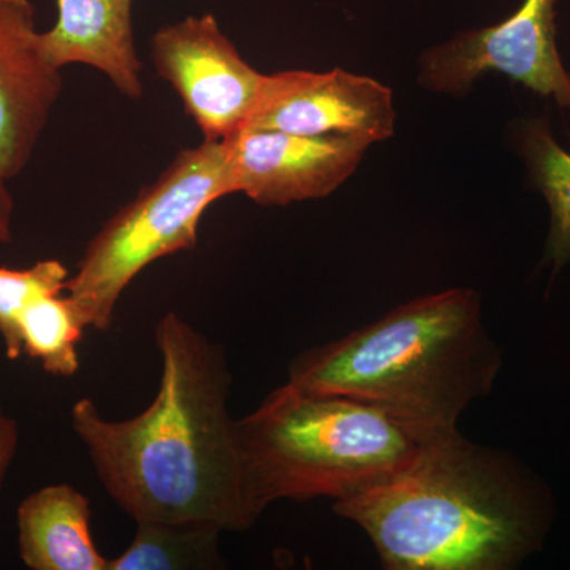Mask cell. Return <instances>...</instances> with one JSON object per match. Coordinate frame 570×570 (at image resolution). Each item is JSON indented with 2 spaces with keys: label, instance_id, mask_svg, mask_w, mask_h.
Here are the masks:
<instances>
[{
  "label": "cell",
  "instance_id": "8992f818",
  "mask_svg": "<svg viewBox=\"0 0 570 570\" xmlns=\"http://www.w3.org/2000/svg\"><path fill=\"white\" fill-rule=\"evenodd\" d=\"M151 56L204 140H228L245 129L266 75L243 59L214 14L164 26L151 37Z\"/></svg>",
  "mask_w": 570,
  "mask_h": 570
},
{
  "label": "cell",
  "instance_id": "4fadbf2b",
  "mask_svg": "<svg viewBox=\"0 0 570 570\" xmlns=\"http://www.w3.org/2000/svg\"><path fill=\"white\" fill-rule=\"evenodd\" d=\"M220 534L212 528L141 521L130 546L108 560L107 570L220 569Z\"/></svg>",
  "mask_w": 570,
  "mask_h": 570
},
{
  "label": "cell",
  "instance_id": "7a4b0ae2",
  "mask_svg": "<svg viewBox=\"0 0 570 570\" xmlns=\"http://www.w3.org/2000/svg\"><path fill=\"white\" fill-rule=\"evenodd\" d=\"M333 512L365 531L385 569L510 570L542 549L554 502L515 456L456 430Z\"/></svg>",
  "mask_w": 570,
  "mask_h": 570
},
{
  "label": "cell",
  "instance_id": "277c9868",
  "mask_svg": "<svg viewBox=\"0 0 570 570\" xmlns=\"http://www.w3.org/2000/svg\"><path fill=\"white\" fill-rule=\"evenodd\" d=\"M238 430L258 519L277 501L354 498L396 474L433 438L374 404L288 382L238 419Z\"/></svg>",
  "mask_w": 570,
  "mask_h": 570
},
{
  "label": "cell",
  "instance_id": "ba28073f",
  "mask_svg": "<svg viewBox=\"0 0 570 570\" xmlns=\"http://www.w3.org/2000/svg\"><path fill=\"white\" fill-rule=\"evenodd\" d=\"M225 189L262 206L324 198L354 175L371 142L352 135L306 137L242 130L224 140Z\"/></svg>",
  "mask_w": 570,
  "mask_h": 570
},
{
  "label": "cell",
  "instance_id": "5bb4252c",
  "mask_svg": "<svg viewBox=\"0 0 570 570\" xmlns=\"http://www.w3.org/2000/svg\"><path fill=\"white\" fill-rule=\"evenodd\" d=\"M82 324L66 292L33 299L20 318L22 355L37 360L50 376L71 377L80 370Z\"/></svg>",
  "mask_w": 570,
  "mask_h": 570
},
{
  "label": "cell",
  "instance_id": "ac0fdd59",
  "mask_svg": "<svg viewBox=\"0 0 570 570\" xmlns=\"http://www.w3.org/2000/svg\"><path fill=\"white\" fill-rule=\"evenodd\" d=\"M14 200L9 184L0 183V243L7 245L13 239Z\"/></svg>",
  "mask_w": 570,
  "mask_h": 570
},
{
  "label": "cell",
  "instance_id": "6da1fadb",
  "mask_svg": "<svg viewBox=\"0 0 570 570\" xmlns=\"http://www.w3.org/2000/svg\"><path fill=\"white\" fill-rule=\"evenodd\" d=\"M154 340L160 379L149 406L110 420L81 397L71 407V430L108 497L135 523L249 530L258 517L225 352L174 311L157 322Z\"/></svg>",
  "mask_w": 570,
  "mask_h": 570
},
{
  "label": "cell",
  "instance_id": "30bf717a",
  "mask_svg": "<svg viewBox=\"0 0 570 570\" xmlns=\"http://www.w3.org/2000/svg\"><path fill=\"white\" fill-rule=\"evenodd\" d=\"M31 0H0V183L26 170L62 94Z\"/></svg>",
  "mask_w": 570,
  "mask_h": 570
},
{
  "label": "cell",
  "instance_id": "9c48e42d",
  "mask_svg": "<svg viewBox=\"0 0 570 570\" xmlns=\"http://www.w3.org/2000/svg\"><path fill=\"white\" fill-rule=\"evenodd\" d=\"M393 94L373 78L346 70L268 75L243 130L322 137L352 135L371 145L395 132Z\"/></svg>",
  "mask_w": 570,
  "mask_h": 570
},
{
  "label": "cell",
  "instance_id": "7c38bea8",
  "mask_svg": "<svg viewBox=\"0 0 570 570\" xmlns=\"http://www.w3.org/2000/svg\"><path fill=\"white\" fill-rule=\"evenodd\" d=\"M91 501L69 483L41 487L17 509L18 551L31 570H107L94 543Z\"/></svg>",
  "mask_w": 570,
  "mask_h": 570
},
{
  "label": "cell",
  "instance_id": "5b68a950",
  "mask_svg": "<svg viewBox=\"0 0 570 570\" xmlns=\"http://www.w3.org/2000/svg\"><path fill=\"white\" fill-rule=\"evenodd\" d=\"M225 164L224 141L183 149L92 236L66 287L86 328H110L119 299L146 266L197 246L206 209L227 197Z\"/></svg>",
  "mask_w": 570,
  "mask_h": 570
},
{
  "label": "cell",
  "instance_id": "e0dca14e",
  "mask_svg": "<svg viewBox=\"0 0 570 570\" xmlns=\"http://www.w3.org/2000/svg\"><path fill=\"white\" fill-rule=\"evenodd\" d=\"M20 448V426L17 420L0 407V490L9 478L11 464Z\"/></svg>",
  "mask_w": 570,
  "mask_h": 570
},
{
  "label": "cell",
  "instance_id": "3957f363",
  "mask_svg": "<svg viewBox=\"0 0 570 570\" xmlns=\"http://www.w3.org/2000/svg\"><path fill=\"white\" fill-rule=\"evenodd\" d=\"M501 366L480 295L450 288L303 352L291 363L287 382L365 401L436 436L459 430L464 411L490 395Z\"/></svg>",
  "mask_w": 570,
  "mask_h": 570
},
{
  "label": "cell",
  "instance_id": "9a60e30c",
  "mask_svg": "<svg viewBox=\"0 0 570 570\" xmlns=\"http://www.w3.org/2000/svg\"><path fill=\"white\" fill-rule=\"evenodd\" d=\"M521 151L532 181L547 198L551 213L546 258L554 272L570 261V154L551 137L549 126L532 121L521 132Z\"/></svg>",
  "mask_w": 570,
  "mask_h": 570
},
{
  "label": "cell",
  "instance_id": "2e32d148",
  "mask_svg": "<svg viewBox=\"0 0 570 570\" xmlns=\"http://www.w3.org/2000/svg\"><path fill=\"white\" fill-rule=\"evenodd\" d=\"M70 273L56 258L37 262L31 268H0V337L7 358L14 362L22 355L20 318L33 299L66 292Z\"/></svg>",
  "mask_w": 570,
  "mask_h": 570
},
{
  "label": "cell",
  "instance_id": "52a82bcc",
  "mask_svg": "<svg viewBox=\"0 0 570 570\" xmlns=\"http://www.w3.org/2000/svg\"><path fill=\"white\" fill-rule=\"evenodd\" d=\"M554 3L524 0L508 20L433 48L423 56L420 82L460 96L487 71H499L570 110V71L557 48Z\"/></svg>",
  "mask_w": 570,
  "mask_h": 570
},
{
  "label": "cell",
  "instance_id": "8fae6325",
  "mask_svg": "<svg viewBox=\"0 0 570 570\" xmlns=\"http://www.w3.org/2000/svg\"><path fill=\"white\" fill-rule=\"evenodd\" d=\"M56 9L55 26L40 33L51 66L91 67L127 99H141L145 66L135 45L132 0H56Z\"/></svg>",
  "mask_w": 570,
  "mask_h": 570
}]
</instances>
